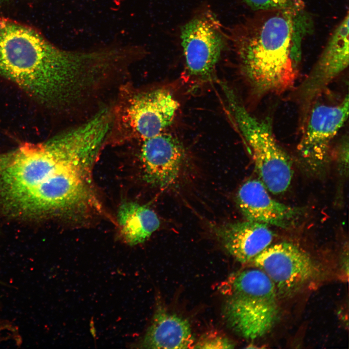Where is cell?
I'll return each instance as SVG.
<instances>
[{
  "mask_svg": "<svg viewBox=\"0 0 349 349\" xmlns=\"http://www.w3.org/2000/svg\"><path fill=\"white\" fill-rule=\"evenodd\" d=\"M0 75L43 106L78 121L99 106L113 78L95 55L59 50L33 28L8 19H0Z\"/></svg>",
  "mask_w": 349,
  "mask_h": 349,
  "instance_id": "cell-2",
  "label": "cell"
},
{
  "mask_svg": "<svg viewBox=\"0 0 349 349\" xmlns=\"http://www.w3.org/2000/svg\"><path fill=\"white\" fill-rule=\"evenodd\" d=\"M222 26L209 9L198 12L181 28V44L189 76L200 82L212 78L226 42Z\"/></svg>",
  "mask_w": 349,
  "mask_h": 349,
  "instance_id": "cell-7",
  "label": "cell"
},
{
  "mask_svg": "<svg viewBox=\"0 0 349 349\" xmlns=\"http://www.w3.org/2000/svg\"><path fill=\"white\" fill-rule=\"evenodd\" d=\"M117 221L121 237L131 246L144 242L160 226L159 220L153 210L132 201L121 204Z\"/></svg>",
  "mask_w": 349,
  "mask_h": 349,
  "instance_id": "cell-15",
  "label": "cell"
},
{
  "mask_svg": "<svg viewBox=\"0 0 349 349\" xmlns=\"http://www.w3.org/2000/svg\"><path fill=\"white\" fill-rule=\"evenodd\" d=\"M234 344L228 338L212 332L206 333L195 342L194 349H232Z\"/></svg>",
  "mask_w": 349,
  "mask_h": 349,
  "instance_id": "cell-16",
  "label": "cell"
},
{
  "mask_svg": "<svg viewBox=\"0 0 349 349\" xmlns=\"http://www.w3.org/2000/svg\"><path fill=\"white\" fill-rule=\"evenodd\" d=\"M338 163L341 175L348 174L349 143L348 140L344 139L339 145L338 149Z\"/></svg>",
  "mask_w": 349,
  "mask_h": 349,
  "instance_id": "cell-18",
  "label": "cell"
},
{
  "mask_svg": "<svg viewBox=\"0 0 349 349\" xmlns=\"http://www.w3.org/2000/svg\"><path fill=\"white\" fill-rule=\"evenodd\" d=\"M253 10L256 11L295 7L294 0H243Z\"/></svg>",
  "mask_w": 349,
  "mask_h": 349,
  "instance_id": "cell-17",
  "label": "cell"
},
{
  "mask_svg": "<svg viewBox=\"0 0 349 349\" xmlns=\"http://www.w3.org/2000/svg\"><path fill=\"white\" fill-rule=\"evenodd\" d=\"M133 143L138 144L143 178L147 183L164 188L175 182L185 155L177 138L163 132Z\"/></svg>",
  "mask_w": 349,
  "mask_h": 349,
  "instance_id": "cell-10",
  "label": "cell"
},
{
  "mask_svg": "<svg viewBox=\"0 0 349 349\" xmlns=\"http://www.w3.org/2000/svg\"><path fill=\"white\" fill-rule=\"evenodd\" d=\"M213 229L226 251L244 264H250L274 238L268 225L247 220L218 225Z\"/></svg>",
  "mask_w": 349,
  "mask_h": 349,
  "instance_id": "cell-13",
  "label": "cell"
},
{
  "mask_svg": "<svg viewBox=\"0 0 349 349\" xmlns=\"http://www.w3.org/2000/svg\"><path fill=\"white\" fill-rule=\"evenodd\" d=\"M195 342L189 322L159 303L150 325L137 345L143 349H192Z\"/></svg>",
  "mask_w": 349,
  "mask_h": 349,
  "instance_id": "cell-14",
  "label": "cell"
},
{
  "mask_svg": "<svg viewBox=\"0 0 349 349\" xmlns=\"http://www.w3.org/2000/svg\"><path fill=\"white\" fill-rule=\"evenodd\" d=\"M349 102L347 95L335 104H315L307 113L297 150L302 164L311 173L321 174L327 165L331 143L348 118Z\"/></svg>",
  "mask_w": 349,
  "mask_h": 349,
  "instance_id": "cell-8",
  "label": "cell"
},
{
  "mask_svg": "<svg viewBox=\"0 0 349 349\" xmlns=\"http://www.w3.org/2000/svg\"><path fill=\"white\" fill-rule=\"evenodd\" d=\"M349 13L335 28L313 69L300 88L301 102L307 106L348 66Z\"/></svg>",
  "mask_w": 349,
  "mask_h": 349,
  "instance_id": "cell-11",
  "label": "cell"
},
{
  "mask_svg": "<svg viewBox=\"0 0 349 349\" xmlns=\"http://www.w3.org/2000/svg\"><path fill=\"white\" fill-rule=\"evenodd\" d=\"M237 203L247 221L283 229L290 228L300 219L302 211L272 199L259 180L250 179L239 188Z\"/></svg>",
  "mask_w": 349,
  "mask_h": 349,
  "instance_id": "cell-12",
  "label": "cell"
},
{
  "mask_svg": "<svg viewBox=\"0 0 349 349\" xmlns=\"http://www.w3.org/2000/svg\"><path fill=\"white\" fill-rule=\"evenodd\" d=\"M295 8L256 11L234 27L229 36L241 71L258 95L282 93L294 83Z\"/></svg>",
  "mask_w": 349,
  "mask_h": 349,
  "instance_id": "cell-3",
  "label": "cell"
},
{
  "mask_svg": "<svg viewBox=\"0 0 349 349\" xmlns=\"http://www.w3.org/2000/svg\"><path fill=\"white\" fill-rule=\"evenodd\" d=\"M179 107L166 89H143L127 81L119 88L112 102L108 144H128L163 132L173 123Z\"/></svg>",
  "mask_w": 349,
  "mask_h": 349,
  "instance_id": "cell-5",
  "label": "cell"
},
{
  "mask_svg": "<svg viewBox=\"0 0 349 349\" xmlns=\"http://www.w3.org/2000/svg\"><path fill=\"white\" fill-rule=\"evenodd\" d=\"M221 85L228 111L251 149L260 180L270 192H284L292 178V162L275 140L270 121L253 116L232 89L224 83Z\"/></svg>",
  "mask_w": 349,
  "mask_h": 349,
  "instance_id": "cell-6",
  "label": "cell"
},
{
  "mask_svg": "<svg viewBox=\"0 0 349 349\" xmlns=\"http://www.w3.org/2000/svg\"><path fill=\"white\" fill-rule=\"evenodd\" d=\"M109 135L108 123L95 115L46 142L0 155L4 212L23 219H78L101 209L92 170Z\"/></svg>",
  "mask_w": 349,
  "mask_h": 349,
  "instance_id": "cell-1",
  "label": "cell"
},
{
  "mask_svg": "<svg viewBox=\"0 0 349 349\" xmlns=\"http://www.w3.org/2000/svg\"><path fill=\"white\" fill-rule=\"evenodd\" d=\"M250 264L266 274L279 296L290 295L302 289L319 271L317 264L306 251L286 241L270 244Z\"/></svg>",
  "mask_w": 349,
  "mask_h": 349,
  "instance_id": "cell-9",
  "label": "cell"
},
{
  "mask_svg": "<svg viewBox=\"0 0 349 349\" xmlns=\"http://www.w3.org/2000/svg\"><path fill=\"white\" fill-rule=\"evenodd\" d=\"M227 296L223 315L230 327L240 336L255 339L268 333L279 317V295L271 280L261 270H243L221 284Z\"/></svg>",
  "mask_w": 349,
  "mask_h": 349,
  "instance_id": "cell-4",
  "label": "cell"
}]
</instances>
